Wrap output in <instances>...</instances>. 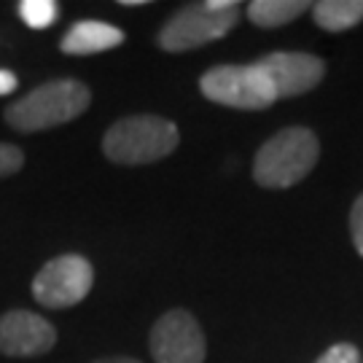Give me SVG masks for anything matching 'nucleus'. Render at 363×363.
<instances>
[{
	"instance_id": "6",
	"label": "nucleus",
	"mask_w": 363,
	"mask_h": 363,
	"mask_svg": "<svg viewBox=\"0 0 363 363\" xmlns=\"http://www.w3.org/2000/svg\"><path fill=\"white\" fill-rule=\"evenodd\" d=\"M94 286V269L84 256L65 253L57 256L33 280V296L49 310H65L89 296Z\"/></svg>"
},
{
	"instance_id": "3",
	"label": "nucleus",
	"mask_w": 363,
	"mask_h": 363,
	"mask_svg": "<svg viewBox=\"0 0 363 363\" xmlns=\"http://www.w3.org/2000/svg\"><path fill=\"white\" fill-rule=\"evenodd\" d=\"M181 143L178 127L162 116L118 118L103 138V151L113 164H151L169 156Z\"/></svg>"
},
{
	"instance_id": "4",
	"label": "nucleus",
	"mask_w": 363,
	"mask_h": 363,
	"mask_svg": "<svg viewBox=\"0 0 363 363\" xmlns=\"http://www.w3.org/2000/svg\"><path fill=\"white\" fill-rule=\"evenodd\" d=\"M240 19V3L234 0H208L186 6L169 16V22L159 30V46L169 54L191 52L196 46H205L223 38Z\"/></svg>"
},
{
	"instance_id": "1",
	"label": "nucleus",
	"mask_w": 363,
	"mask_h": 363,
	"mask_svg": "<svg viewBox=\"0 0 363 363\" xmlns=\"http://www.w3.org/2000/svg\"><path fill=\"white\" fill-rule=\"evenodd\" d=\"M91 103V91L86 84L76 78H57L46 81L38 89L19 97L16 103L6 108L9 127L19 132H40L52 130L78 118Z\"/></svg>"
},
{
	"instance_id": "11",
	"label": "nucleus",
	"mask_w": 363,
	"mask_h": 363,
	"mask_svg": "<svg viewBox=\"0 0 363 363\" xmlns=\"http://www.w3.org/2000/svg\"><path fill=\"white\" fill-rule=\"evenodd\" d=\"M312 16L328 33H345L363 19V0H320L312 6Z\"/></svg>"
},
{
	"instance_id": "10",
	"label": "nucleus",
	"mask_w": 363,
	"mask_h": 363,
	"mask_svg": "<svg viewBox=\"0 0 363 363\" xmlns=\"http://www.w3.org/2000/svg\"><path fill=\"white\" fill-rule=\"evenodd\" d=\"M118 43H124V33L118 27L97 22V19H84L67 30L60 49L65 54H73V57H86V54L116 49Z\"/></svg>"
},
{
	"instance_id": "15",
	"label": "nucleus",
	"mask_w": 363,
	"mask_h": 363,
	"mask_svg": "<svg viewBox=\"0 0 363 363\" xmlns=\"http://www.w3.org/2000/svg\"><path fill=\"white\" fill-rule=\"evenodd\" d=\"M315 363H361V352H358V347H355V345L342 342V345L328 347V350H325Z\"/></svg>"
},
{
	"instance_id": "9",
	"label": "nucleus",
	"mask_w": 363,
	"mask_h": 363,
	"mask_svg": "<svg viewBox=\"0 0 363 363\" xmlns=\"http://www.w3.org/2000/svg\"><path fill=\"white\" fill-rule=\"evenodd\" d=\"M57 345V328L27 310H11L0 318V352L11 358H38Z\"/></svg>"
},
{
	"instance_id": "12",
	"label": "nucleus",
	"mask_w": 363,
	"mask_h": 363,
	"mask_svg": "<svg viewBox=\"0 0 363 363\" xmlns=\"http://www.w3.org/2000/svg\"><path fill=\"white\" fill-rule=\"evenodd\" d=\"M310 11L307 0H253L247 6V19L259 27H283Z\"/></svg>"
},
{
	"instance_id": "18",
	"label": "nucleus",
	"mask_w": 363,
	"mask_h": 363,
	"mask_svg": "<svg viewBox=\"0 0 363 363\" xmlns=\"http://www.w3.org/2000/svg\"><path fill=\"white\" fill-rule=\"evenodd\" d=\"M94 363H140V361H135V358H121V355H116V358H103V361H94Z\"/></svg>"
},
{
	"instance_id": "14",
	"label": "nucleus",
	"mask_w": 363,
	"mask_h": 363,
	"mask_svg": "<svg viewBox=\"0 0 363 363\" xmlns=\"http://www.w3.org/2000/svg\"><path fill=\"white\" fill-rule=\"evenodd\" d=\"M25 164V154L22 148L11 143H0V178H9L13 172H19Z\"/></svg>"
},
{
	"instance_id": "13",
	"label": "nucleus",
	"mask_w": 363,
	"mask_h": 363,
	"mask_svg": "<svg viewBox=\"0 0 363 363\" xmlns=\"http://www.w3.org/2000/svg\"><path fill=\"white\" fill-rule=\"evenodd\" d=\"M19 16L27 27L33 30H46L49 25L57 22L60 16V6L54 0H22L19 3Z\"/></svg>"
},
{
	"instance_id": "2",
	"label": "nucleus",
	"mask_w": 363,
	"mask_h": 363,
	"mask_svg": "<svg viewBox=\"0 0 363 363\" xmlns=\"http://www.w3.org/2000/svg\"><path fill=\"white\" fill-rule=\"evenodd\" d=\"M320 145L307 127H288L259 148L253 162V178L264 189H291L304 181L318 164Z\"/></svg>"
},
{
	"instance_id": "17",
	"label": "nucleus",
	"mask_w": 363,
	"mask_h": 363,
	"mask_svg": "<svg viewBox=\"0 0 363 363\" xmlns=\"http://www.w3.org/2000/svg\"><path fill=\"white\" fill-rule=\"evenodd\" d=\"M13 89H16V76H13L11 70H0V97L11 94Z\"/></svg>"
},
{
	"instance_id": "7",
	"label": "nucleus",
	"mask_w": 363,
	"mask_h": 363,
	"mask_svg": "<svg viewBox=\"0 0 363 363\" xmlns=\"http://www.w3.org/2000/svg\"><path fill=\"white\" fill-rule=\"evenodd\" d=\"M208 342L189 310L164 312L151 328V355L156 363H205Z\"/></svg>"
},
{
	"instance_id": "16",
	"label": "nucleus",
	"mask_w": 363,
	"mask_h": 363,
	"mask_svg": "<svg viewBox=\"0 0 363 363\" xmlns=\"http://www.w3.org/2000/svg\"><path fill=\"white\" fill-rule=\"evenodd\" d=\"M350 234L355 250L363 256V194L355 199V205L350 210Z\"/></svg>"
},
{
	"instance_id": "5",
	"label": "nucleus",
	"mask_w": 363,
	"mask_h": 363,
	"mask_svg": "<svg viewBox=\"0 0 363 363\" xmlns=\"http://www.w3.org/2000/svg\"><path fill=\"white\" fill-rule=\"evenodd\" d=\"M199 89L210 103L237 108V111H264L277 103L269 76L253 65H218L199 78Z\"/></svg>"
},
{
	"instance_id": "8",
	"label": "nucleus",
	"mask_w": 363,
	"mask_h": 363,
	"mask_svg": "<svg viewBox=\"0 0 363 363\" xmlns=\"http://www.w3.org/2000/svg\"><path fill=\"white\" fill-rule=\"evenodd\" d=\"M256 65L269 76L274 91H277V100L312 91L323 81L325 73L323 60L304 52H272L261 57Z\"/></svg>"
}]
</instances>
